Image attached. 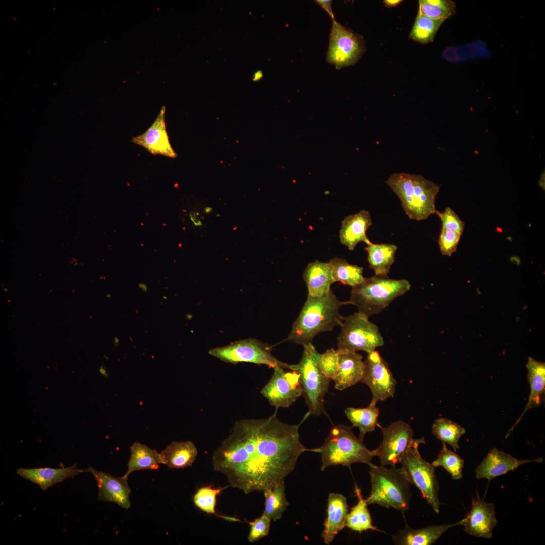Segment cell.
<instances>
[{"label": "cell", "instance_id": "obj_1", "mask_svg": "<svg viewBox=\"0 0 545 545\" xmlns=\"http://www.w3.org/2000/svg\"><path fill=\"white\" fill-rule=\"evenodd\" d=\"M300 425L282 422L275 414L236 422L213 453L214 470L246 494L272 488L294 470L303 452L311 451L300 441Z\"/></svg>", "mask_w": 545, "mask_h": 545}, {"label": "cell", "instance_id": "obj_2", "mask_svg": "<svg viewBox=\"0 0 545 545\" xmlns=\"http://www.w3.org/2000/svg\"><path fill=\"white\" fill-rule=\"evenodd\" d=\"M348 304H351L349 300L340 301L332 290L321 297L308 296L285 341L303 346L311 343L317 334L341 326L345 317L339 313V309Z\"/></svg>", "mask_w": 545, "mask_h": 545}, {"label": "cell", "instance_id": "obj_3", "mask_svg": "<svg viewBox=\"0 0 545 545\" xmlns=\"http://www.w3.org/2000/svg\"><path fill=\"white\" fill-rule=\"evenodd\" d=\"M386 183L397 195L410 219L425 220L437 211L435 198L439 186L422 176L402 172L393 173Z\"/></svg>", "mask_w": 545, "mask_h": 545}, {"label": "cell", "instance_id": "obj_4", "mask_svg": "<svg viewBox=\"0 0 545 545\" xmlns=\"http://www.w3.org/2000/svg\"><path fill=\"white\" fill-rule=\"evenodd\" d=\"M371 490L366 499L368 504L393 508L403 514L409 508L412 485L402 468H387L369 464Z\"/></svg>", "mask_w": 545, "mask_h": 545}, {"label": "cell", "instance_id": "obj_5", "mask_svg": "<svg viewBox=\"0 0 545 545\" xmlns=\"http://www.w3.org/2000/svg\"><path fill=\"white\" fill-rule=\"evenodd\" d=\"M311 451L321 454L322 471L331 466L350 467L356 463L369 465L374 457L373 451L353 433L351 427L341 424L332 428L323 445Z\"/></svg>", "mask_w": 545, "mask_h": 545}, {"label": "cell", "instance_id": "obj_6", "mask_svg": "<svg viewBox=\"0 0 545 545\" xmlns=\"http://www.w3.org/2000/svg\"><path fill=\"white\" fill-rule=\"evenodd\" d=\"M411 288L406 279H393L387 275L365 278L358 285L352 287L349 301L356 306L358 312L368 317L380 313L396 298Z\"/></svg>", "mask_w": 545, "mask_h": 545}, {"label": "cell", "instance_id": "obj_7", "mask_svg": "<svg viewBox=\"0 0 545 545\" xmlns=\"http://www.w3.org/2000/svg\"><path fill=\"white\" fill-rule=\"evenodd\" d=\"M302 358L297 364L290 365L289 370L299 375L303 394L309 408V413L319 416L325 413L324 402L330 380L323 373L320 366L321 354L311 343L303 345Z\"/></svg>", "mask_w": 545, "mask_h": 545}, {"label": "cell", "instance_id": "obj_8", "mask_svg": "<svg viewBox=\"0 0 545 545\" xmlns=\"http://www.w3.org/2000/svg\"><path fill=\"white\" fill-rule=\"evenodd\" d=\"M425 443L424 438L415 439L400 463L412 484L419 490L434 511L439 514L441 503L438 497L439 485L435 475L436 467L425 460L419 452V446Z\"/></svg>", "mask_w": 545, "mask_h": 545}, {"label": "cell", "instance_id": "obj_9", "mask_svg": "<svg viewBox=\"0 0 545 545\" xmlns=\"http://www.w3.org/2000/svg\"><path fill=\"white\" fill-rule=\"evenodd\" d=\"M368 318L359 312L344 318L337 338L338 349L369 353L384 345L378 327Z\"/></svg>", "mask_w": 545, "mask_h": 545}, {"label": "cell", "instance_id": "obj_10", "mask_svg": "<svg viewBox=\"0 0 545 545\" xmlns=\"http://www.w3.org/2000/svg\"><path fill=\"white\" fill-rule=\"evenodd\" d=\"M366 51L363 37L349 30L336 20L332 21L328 63L337 69L354 65Z\"/></svg>", "mask_w": 545, "mask_h": 545}, {"label": "cell", "instance_id": "obj_11", "mask_svg": "<svg viewBox=\"0 0 545 545\" xmlns=\"http://www.w3.org/2000/svg\"><path fill=\"white\" fill-rule=\"evenodd\" d=\"M210 355L233 364L249 362L274 368L280 366L289 369L290 364L280 361L271 352L267 345L253 339L240 340L230 345L211 349Z\"/></svg>", "mask_w": 545, "mask_h": 545}, {"label": "cell", "instance_id": "obj_12", "mask_svg": "<svg viewBox=\"0 0 545 545\" xmlns=\"http://www.w3.org/2000/svg\"><path fill=\"white\" fill-rule=\"evenodd\" d=\"M381 428L383 440L379 446L372 450L374 457L379 458L382 465L395 466L415 439L409 424L401 421H395Z\"/></svg>", "mask_w": 545, "mask_h": 545}, {"label": "cell", "instance_id": "obj_13", "mask_svg": "<svg viewBox=\"0 0 545 545\" xmlns=\"http://www.w3.org/2000/svg\"><path fill=\"white\" fill-rule=\"evenodd\" d=\"M273 369L271 378L261 393L276 409L288 407L303 394L300 375L295 370L285 371L278 366Z\"/></svg>", "mask_w": 545, "mask_h": 545}, {"label": "cell", "instance_id": "obj_14", "mask_svg": "<svg viewBox=\"0 0 545 545\" xmlns=\"http://www.w3.org/2000/svg\"><path fill=\"white\" fill-rule=\"evenodd\" d=\"M364 363L361 382L366 384L371 391L372 397L370 404L376 405L378 401L393 397L396 382L379 352L375 350L368 353Z\"/></svg>", "mask_w": 545, "mask_h": 545}, {"label": "cell", "instance_id": "obj_15", "mask_svg": "<svg viewBox=\"0 0 545 545\" xmlns=\"http://www.w3.org/2000/svg\"><path fill=\"white\" fill-rule=\"evenodd\" d=\"M497 523L494 504L481 499L477 494L472 499L469 513L462 519L464 531L474 537L490 539Z\"/></svg>", "mask_w": 545, "mask_h": 545}, {"label": "cell", "instance_id": "obj_16", "mask_svg": "<svg viewBox=\"0 0 545 545\" xmlns=\"http://www.w3.org/2000/svg\"><path fill=\"white\" fill-rule=\"evenodd\" d=\"M166 107L163 106L156 119L142 134L133 137L132 142L141 146L153 155H161L169 158L177 157L169 139L165 123Z\"/></svg>", "mask_w": 545, "mask_h": 545}, {"label": "cell", "instance_id": "obj_17", "mask_svg": "<svg viewBox=\"0 0 545 545\" xmlns=\"http://www.w3.org/2000/svg\"><path fill=\"white\" fill-rule=\"evenodd\" d=\"M86 472H90L96 481L99 500L114 503L126 509L130 508L131 489L127 479L114 477L91 467H89Z\"/></svg>", "mask_w": 545, "mask_h": 545}, {"label": "cell", "instance_id": "obj_18", "mask_svg": "<svg viewBox=\"0 0 545 545\" xmlns=\"http://www.w3.org/2000/svg\"><path fill=\"white\" fill-rule=\"evenodd\" d=\"M542 461L541 458L518 460L509 454L494 448L475 469V475L479 479L490 480L504 475L510 471H514L526 463L530 462L540 463Z\"/></svg>", "mask_w": 545, "mask_h": 545}, {"label": "cell", "instance_id": "obj_19", "mask_svg": "<svg viewBox=\"0 0 545 545\" xmlns=\"http://www.w3.org/2000/svg\"><path fill=\"white\" fill-rule=\"evenodd\" d=\"M339 366L337 374L334 379L335 387L343 390L361 382L364 368L362 356L356 352L337 349Z\"/></svg>", "mask_w": 545, "mask_h": 545}, {"label": "cell", "instance_id": "obj_20", "mask_svg": "<svg viewBox=\"0 0 545 545\" xmlns=\"http://www.w3.org/2000/svg\"><path fill=\"white\" fill-rule=\"evenodd\" d=\"M84 472H86V470L78 469L76 464L61 468H19L16 471L18 475L37 484L43 490H46L49 487L68 478H74Z\"/></svg>", "mask_w": 545, "mask_h": 545}, {"label": "cell", "instance_id": "obj_21", "mask_svg": "<svg viewBox=\"0 0 545 545\" xmlns=\"http://www.w3.org/2000/svg\"><path fill=\"white\" fill-rule=\"evenodd\" d=\"M372 224L371 215L365 210L346 217L342 221L340 230L341 243L351 251L354 250L359 242H364L367 245L370 244L371 242L367 238L366 232Z\"/></svg>", "mask_w": 545, "mask_h": 545}, {"label": "cell", "instance_id": "obj_22", "mask_svg": "<svg viewBox=\"0 0 545 545\" xmlns=\"http://www.w3.org/2000/svg\"><path fill=\"white\" fill-rule=\"evenodd\" d=\"M327 515L321 537L326 544H330L345 526L348 514L346 498L341 494L331 493L328 498Z\"/></svg>", "mask_w": 545, "mask_h": 545}, {"label": "cell", "instance_id": "obj_23", "mask_svg": "<svg viewBox=\"0 0 545 545\" xmlns=\"http://www.w3.org/2000/svg\"><path fill=\"white\" fill-rule=\"evenodd\" d=\"M462 520L451 524L432 525L415 529L406 525L393 536L394 544L400 545H431L449 528L462 525Z\"/></svg>", "mask_w": 545, "mask_h": 545}, {"label": "cell", "instance_id": "obj_24", "mask_svg": "<svg viewBox=\"0 0 545 545\" xmlns=\"http://www.w3.org/2000/svg\"><path fill=\"white\" fill-rule=\"evenodd\" d=\"M528 370L527 380L530 386L528 402L521 415L509 430V435L520 422L526 412L541 405L544 400L545 363L529 357L526 365Z\"/></svg>", "mask_w": 545, "mask_h": 545}, {"label": "cell", "instance_id": "obj_25", "mask_svg": "<svg viewBox=\"0 0 545 545\" xmlns=\"http://www.w3.org/2000/svg\"><path fill=\"white\" fill-rule=\"evenodd\" d=\"M308 289V296L321 297L331 290L334 283L329 262L315 261L310 263L303 274Z\"/></svg>", "mask_w": 545, "mask_h": 545}, {"label": "cell", "instance_id": "obj_26", "mask_svg": "<svg viewBox=\"0 0 545 545\" xmlns=\"http://www.w3.org/2000/svg\"><path fill=\"white\" fill-rule=\"evenodd\" d=\"M198 451L190 441H174L160 453L162 464L172 469L191 466L195 461Z\"/></svg>", "mask_w": 545, "mask_h": 545}, {"label": "cell", "instance_id": "obj_27", "mask_svg": "<svg viewBox=\"0 0 545 545\" xmlns=\"http://www.w3.org/2000/svg\"><path fill=\"white\" fill-rule=\"evenodd\" d=\"M130 456L128 469L122 477L127 480L131 473L142 470L157 469L162 464L160 454L156 450L139 442H135L130 448Z\"/></svg>", "mask_w": 545, "mask_h": 545}, {"label": "cell", "instance_id": "obj_28", "mask_svg": "<svg viewBox=\"0 0 545 545\" xmlns=\"http://www.w3.org/2000/svg\"><path fill=\"white\" fill-rule=\"evenodd\" d=\"M397 247L390 244H374L367 245L365 250L368 254L370 267L374 270L375 275H387L394 262L395 254Z\"/></svg>", "mask_w": 545, "mask_h": 545}, {"label": "cell", "instance_id": "obj_29", "mask_svg": "<svg viewBox=\"0 0 545 545\" xmlns=\"http://www.w3.org/2000/svg\"><path fill=\"white\" fill-rule=\"evenodd\" d=\"M355 492L358 498V502L348 514L345 526L359 532L368 530L381 531L373 525L370 514L367 507L368 504L357 486H355Z\"/></svg>", "mask_w": 545, "mask_h": 545}, {"label": "cell", "instance_id": "obj_30", "mask_svg": "<svg viewBox=\"0 0 545 545\" xmlns=\"http://www.w3.org/2000/svg\"><path fill=\"white\" fill-rule=\"evenodd\" d=\"M345 413L352 423V427H357L360 430L359 438L363 440L365 434L375 429L379 414V409L375 405L370 404L365 408H347Z\"/></svg>", "mask_w": 545, "mask_h": 545}, {"label": "cell", "instance_id": "obj_31", "mask_svg": "<svg viewBox=\"0 0 545 545\" xmlns=\"http://www.w3.org/2000/svg\"><path fill=\"white\" fill-rule=\"evenodd\" d=\"M334 282L342 283L354 287L364 280L363 268L349 263L345 259L334 258L329 262Z\"/></svg>", "mask_w": 545, "mask_h": 545}, {"label": "cell", "instance_id": "obj_32", "mask_svg": "<svg viewBox=\"0 0 545 545\" xmlns=\"http://www.w3.org/2000/svg\"><path fill=\"white\" fill-rule=\"evenodd\" d=\"M284 482L282 481L271 488L264 490L265 508L262 515L271 520L280 519L289 503L285 495Z\"/></svg>", "mask_w": 545, "mask_h": 545}, {"label": "cell", "instance_id": "obj_33", "mask_svg": "<svg viewBox=\"0 0 545 545\" xmlns=\"http://www.w3.org/2000/svg\"><path fill=\"white\" fill-rule=\"evenodd\" d=\"M444 22V20H434L417 14L409 37L423 44L432 42L439 28Z\"/></svg>", "mask_w": 545, "mask_h": 545}, {"label": "cell", "instance_id": "obj_34", "mask_svg": "<svg viewBox=\"0 0 545 545\" xmlns=\"http://www.w3.org/2000/svg\"><path fill=\"white\" fill-rule=\"evenodd\" d=\"M465 432L460 425L445 418L437 419L432 425L433 434L442 443L451 445L455 451L459 448V439Z\"/></svg>", "mask_w": 545, "mask_h": 545}, {"label": "cell", "instance_id": "obj_35", "mask_svg": "<svg viewBox=\"0 0 545 545\" xmlns=\"http://www.w3.org/2000/svg\"><path fill=\"white\" fill-rule=\"evenodd\" d=\"M226 487L214 488L210 486L200 487L197 490L193 497V502L197 508L207 514L215 515L230 521L240 522L238 518L221 516L216 512L217 496Z\"/></svg>", "mask_w": 545, "mask_h": 545}, {"label": "cell", "instance_id": "obj_36", "mask_svg": "<svg viewBox=\"0 0 545 545\" xmlns=\"http://www.w3.org/2000/svg\"><path fill=\"white\" fill-rule=\"evenodd\" d=\"M418 14L434 20L445 21L455 13V3L450 0H420Z\"/></svg>", "mask_w": 545, "mask_h": 545}, {"label": "cell", "instance_id": "obj_37", "mask_svg": "<svg viewBox=\"0 0 545 545\" xmlns=\"http://www.w3.org/2000/svg\"><path fill=\"white\" fill-rule=\"evenodd\" d=\"M442 444V448L438 454L437 459L432 464L435 467H443L451 475L454 480L462 478L464 460L456 453L449 450L446 443Z\"/></svg>", "mask_w": 545, "mask_h": 545}, {"label": "cell", "instance_id": "obj_38", "mask_svg": "<svg viewBox=\"0 0 545 545\" xmlns=\"http://www.w3.org/2000/svg\"><path fill=\"white\" fill-rule=\"evenodd\" d=\"M461 235L453 230L441 229L438 240L441 253L451 256L457 250Z\"/></svg>", "mask_w": 545, "mask_h": 545}, {"label": "cell", "instance_id": "obj_39", "mask_svg": "<svg viewBox=\"0 0 545 545\" xmlns=\"http://www.w3.org/2000/svg\"><path fill=\"white\" fill-rule=\"evenodd\" d=\"M320 366L325 376L329 379L334 380L337 374L339 366V354L337 350L331 348L321 354Z\"/></svg>", "mask_w": 545, "mask_h": 545}, {"label": "cell", "instance_id": "obj_40", "mask_svg": "<svg viewBox=\"0 0 545 545\" xmlns=\"http://www.w3.org/2000/svg\"><path fill=\"white\" fill-rule=\"evenodd\" d=\"M270 519L262 515L260 517L248 522L250 526L248 541L253 543L267 536L270 529Z\"/></svg>", "mask_w": 545, "mask_h": 545}, {"label": "cell", "instance_id": "obj_41", "mask_svg": "<svg viewBox=\"0 0 545 545\" xmlns=\"http://www.w3.org/2000/svg\"><path fill=\"white\" fill-rule=\"evenodd\" d=\"M435 214L442 222L441 229L451 230L463 234L464 223L450 207H447L443 212L437 211Z\"/></svg>", "mask_w": 545, "mask_h": 545}, {"label": "cell", "instance_id": "obj_42", "mask_svg": "<svg viewBox=\"0 0 545 545\" xmlns=\"http://www.w3.org/2000/svg\"><path fill=\"white\" fill-rule=\"evenodd\" d=\"M315 2L319 5L327 14L330 16L332 21L335 20V16L332 11L331 4L332 1L331 0H316Z\"/></svg>", "mask_w": 545, "mask_h": 545}, {"label": "cell", "instance_id": "obj_43", "mask_svg": "<svg viewBox=\"0 0 545 545\" xmlns=\"http://www.w3.org/2000/svg\"><path fill=\"white\" fill-rule=\"evenodd\" d=\"M198 213L195 210H191L189 214L190 219L193 223L194 226L196 227H200L202 226V223L198 218Z\"/></svg>", "mask_w": 545, "mask_h": 545}, {"label": "cell", "instance_id": "obj_44", "mask_svg": "<svg viewBox=\"0 0 545 545\" xmlns=\"http://www.w3.org/2000/svg\"><path fill=\"white\" fill-rule=\"evenodd\" d=\"M402 1L401 0H384L383 3L386 7L391 8L396 7Z\"/></svg>", "mask_w": 545, "mask_h": 545}, {"label": "cell", "instance_id": "obj_45", "mask_svg": "<svg viewBox=\"0 0 545 545\" xmlns=\"http://www.w3.org/2000/svg\"><path fill=\"white\" fill-rule=\"evenodd\" d=\"M262 72L261 71H258L254 75L253 80L254 81L258 80L262 78Z\"/></svg>", "mask_w": 545, "mask_h": 545}, {"label": "cell", "instance_id": "obj_46", "mask_svg": "<svg viewBox=\"0 0 545 545\" xmlns=\"http://www.w3.org/2000/svg\"><path fill=\"white\" fill-rule=\"evenodd\" d=\"M139 287L143 292H146L148 289V287L145 283H140L139 284Z\"/></svg>", "mask_w": 545, "mask_h": 545}, {"label": "cell", "instance_id": "obj_47", "mask_svg": "<svg viewBox=\"0 0 545 545\" xmlns=\"http://www.w3.org/2000/svg\"><path fill=\"white\" fill-rule=\"evenodd\" d=\"M99 371H100V373L102 374L103 376H107V372L106 371V370H105V368H104L103 365H102L101 366H100V369H99Z\"/></svg>", "mask_w": 545, "mask_h": 545}, {"label": "cell", "instance_id": "obj_48", "mask_svg": "<svg viewBox=\"0 0 545 545\" xmlns=\"http://www.w3.org/2000/svg\"><path fill=\"white\" fill-rule=\"evenodd\" d=\"M204 211L206 213H210L212 211V209L210 207H206Z\"/></svg>", "mask_w": 545, "mask_h": 545}, {"label": "cell", "instance_id": "obj_49", "mask_svg": "<svg viewBox=\"0 0 545 545\" xmlns=\"http://www.w3.org/2000/svg\"><path fill=\"white\" fill-rule=\"evenodd\" d=\"M119 342V338H117V337H115L114 338V344H115V345L117 346V345L118 344Z\"/></svg>", "mask_w": 545, "mask_h": 545}, {"label": "cell", "instance_id": "obj_50", "mask_svg": "<svg viewBox=\"0 0 545 545\" xmlns=\"http://www.w3.org/2000/svg\"><path fill=\"white\" fill-rule=\"evenodd\" d=\"M106 297L108 298V297H111V295L110 294H107Z\"/></svg>", "mask_w": 545, "mask_h": 545}, {"label": "cell", "instance_id": "obj_51", "mask_svg": "<svg viewBox=\"0 0 545 545\" xmlns=\"http://www.w3.org/2000/svg\"><path fill=\"white\" fill-rule=\"evenodd\" d=\"M4 290H5V291L7 292L8 290H7V289L4 288Z\"/></svg>", "mask_w": 545, "mask_h": 545}]
</instances>
